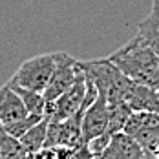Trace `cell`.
<instances>
[{
	"label": "cell",
	"instance_id": "30bf717a",
	"mask_svg": "<svg viewBox=\"0 0 159 159\" xmlns=\"http://www.w3.org/2000/svg\"><path fill=\"white\" fill-rule=\"evenodd\" d=\"M137 35L159 55V11L152 9L150 16L144 18L143 22H139Z\"/></svg>",
	"mask_w": 159,
	"mask_h": 159
},
{
	"label": "cell",
	"instance_id": "5b68a950",
	"mask_svg": "<svg viewBox=\"0 0 159 159\" xmlns=\"http://www.w3.org/2000/svg\"><path fill=\"white\" fill-rule=\"evenodd\" d=\"M108 128V99L104 92H99L97 99L86 108L82 117V143L92 141Z\"/></svg>",
	"mask_w": 159,
	"mask_h": 159
},
{
	"label": "cell",
	"instance_id": "277c9868",
	"mask_svg": "<svg viewBox=\"0 0 159 159\" xmlns=\"http://www.w3.org/2000/svg\"><path fill=\"white\" fill-rule=\"evenodd\" d=\"M86 88H88V80H86V73L80 68L77 70V77L73 80V84L64 92L62 95H59L55 99V108H53V115L51 119H66L70 115H73L75 111H79L80 108H88L86 106Z\"/></svg>",
	"mask_w": 159,
	"mask_h": 159
},
{
	"label": "cell",
	"instance_id": "9c48e42d",
	"mask_svg": "<svg viewBox=\"0 0 159 159\" xmlns=\"http://www.w3.org/2000/svg\"><path fill=\"white\" fill-rule=\"evenodd\" d=\"M48 125H49V115H44L37 125H33L20 137V143L24 146V150L28 152V157H33L40 148H44L46 135H48Z\"/></svg>",
	"mask_w": 159,
	"mask_h": 159
},
{
	"label": "cell",
	"instance_id": "6da1fadb",
	"mask_svg": "<svg viewBox=\"0 0 159 159\" xmlns=\"http://www.w3.org/2000/svg\"><path fill=\"white\" fill-rule=\"evenodd\" d=\"M108 59L132 80L159 88V55L139 35L130 39Z\"/></svg>",
	"mask_w": 159,
	"mask_h": 159
},
{
	"label": "cell",
	"instance_id": "9a60e30c",
	"mask_svg": "<svg viewBox=\"0 0 159 159\" xmlns=\"http://www.w3.org/2000/svg\"><path fill=\"white\" fill-rule=\"evenodd\" d=\"M110 139H111V134L102 132L101 135H97V137H93L92 141H88V148H90V152L93 154V157H101V154L106 150Z\"/></svg>",
	"mask_w": 159,
	"mask_h": 159
},
{
	"label": "cell",
	"instance_id": "8992f818",
	"mask_svg": "<svg viewBox=\"0 0 159 159\" xmlns=\"http://www.w3.org/2000/svg\"><path fill=\"white\" fill-rule=\"evenodd\" d=\"M144 157L143 146L126 132L113 134L106 150L101 154L99 159H141Z\"/></svg>",
	"mask_w": 159,
	"mask_h": 159
},
{
	"label": "cell",
	"instance_id": "8fae6325",
	"mask_svg": "<svg viewBox=\"0 0 159 159\" xmlns=\"http://www.w3.org/2000/svg\"><path fill=\"white\" fill-rule=\"evenodd\" d=\"M132 115V108L126 102H108V134H117L123 132L126 125L128 117Z\"/></svg>",
	"mask_w": 159,
	"mask_h": 159
},
{
	"label": "cell",
	"instance_id": "5bb4252c",
	"mask_svg": "<svg viewBox=\"0 0 159 159\" xmlns=\"http://www.w3.org/2000/svg\"><path fill=\"white\" fill-rule=\"evenodd\" d=\"M42 117H44L42 113H28L26 117L16 119V121H13V123H7V125H4V126H6V130H7L11 135H15V137L20 139V137H22L33 125H37Z\"/></svg>",
	"mask_w": 159,
	"mask_h": 159
},
{
	"label": "cell",
	"instance_id": "4fadbf2b",
	"mask_svg": "<svg viewBox=\"0 0 159 159\" xmlns=\"http://www.w3.org/2000/svg\"><path fill=\"white\" fill-rule=\"evenodd\" d=\"M0 157H28V152L24 150L20 139L11 135L2 123H0Z\"/></svg>",
	"mask_w": 159,
	"mask_h": 159
},
{
	"label": "cell",
	"instance_id": "52a82bcc",
	"mask_svg": "<svg viewBox=\"0 0 159 159\" xmlns=\"http://www.w3.org/2000/svg\"><path fill=\"white\" fill-rule=\"evenodd\" d=\"M125 102L132 108V111H159L157 88L134 80L126 93Z\"/></svg>",
	"mask_w": 159,
	"mask_h": 159
},
{
	"label": "cell",
	"instance_id": "3957f363",
	"mask_svg": "<svg viewBox=\"0 0 159 159\" xmlns=\"http://www.w3.org/2000/svg\"><path fill=\"white\" fill-rule=\"evenodd\" d=\"M77 70H79V61L73 59L68 53H55V68L51 73L48 88L44 90V99L46 102H53L59 95H62L64 92L73 84V80L77 77Z\"/></svg>",
	"mask_w": 159,
	"mask_h": 159
},
{
	"label": "cell",
	"instance_id": "ba28073f",
	"mask_svg": "<svg viewBox=\"0 0 159 159\" xmlns=\"http://www.w3.org/2000/svg\"><path fill=\"white\" fill-rule=\"evenodd\" d=\"M30 111L26 108L24 101L11 88L9 82H6L4 86H0V123L2 125L13 123L16 119H22Z\"/></svg>",
	"mask_w": 159,
	"mask_h": 159
},
{
	"label": "cell",
	"instance_id": "ac0fdd59",
	"mask_svg": "<svg viewBox=\"0 0 159 159\" xmlns=\"http://www.w3.org/2000/svg\"><path fill=\"white\" fill-rule=\"evenodd\" d=\"M157 93H159V88H157Z\"/></svg>",
	"mask_w": 159,
	"mask_h": 159
},
{
	"label": "cell",
	"instance_id": "7c38bea8",
	"mask_svg": "<svg viewBox=\"0 0 159 159\" xmlns=\"http://www.w3.org/2000/svg\"><path fill=\"white\" fill-rule=\"evenodd\" d=\"M11 84V88L15 90L16 93L20 95V99L24 101L26 108L30 113H42L46 115V99H44V93L40 92H35V90H30V88H24L20 84H15L11 80H7Z\"/></svg>",
	"mask_w": 159,
	"mask_h": 159
},
{
	"label": "cell",
	"instance_id": "7a4b0ae2",
	"mask_svg": "<svg viewBox=\"0 0 159 159\" xmlns=\"http://www.w3.org/2000/svg\"><path fill=\"white\" fill-rule=\"evenodd\" d=\"M53 68H55V53L37 55L20 64L9 80L24 88L44 93V90L49 84V79H51Z\"/></svg>",
	"mask_w": 159,
	"mask_h": 159
},
{
	"label": "cell",
	"instance_id": "2e32d148",
	"mask_svg": "<svg viewBox=\"0 0 159 159\" xmlns=\"http://www.w3.org/2000/svg\"><path fill=\"white\" fill-rule=\"evenodd\" d=\"M152 9H154V11H159V0H154V2H152Z\"/></svg>",
	"mask_w": 159,
	"mask_h": 159
},
{
	"label": "cell",
	"instance_id": "e0dca14e",
	"mask_svg": "<svg viewBox=\"0 0 159 159\" xmlns=\"http://www.w3.org/2000/svg\"><path fill=\"white\" fill-rule=\"evenodd\" d=\"M154 157H157V159H159V146H157V150H156V154H154Z\"/></svg>",
	"mask_w": 159,
	"mask_h": 159
}]
</instances>
